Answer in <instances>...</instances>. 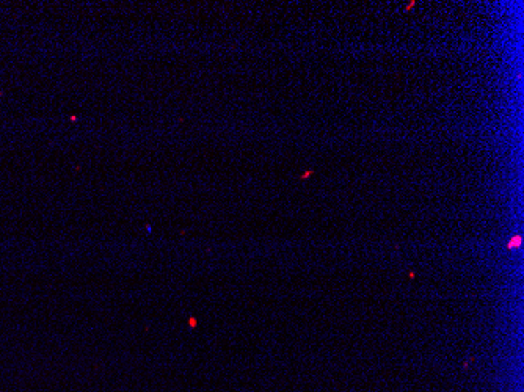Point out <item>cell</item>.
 Masks as SVG:
<instances>
[{"label":"cell","instance_id":"6da1fadb","mask_svg":"<svg viewBox=\"0 0 524 392\" xmlns=\"http://www.w3.org/2000/svg\"><path fill=\"white\" fill-rule=\"evenodd\" d=\"M520 245H521V235H516V237H514V239H511V240L509 242V245H507V246L511 250V248H518Z\"/></svg>","mask_w":524,"mask_h":392}]
</instances>
